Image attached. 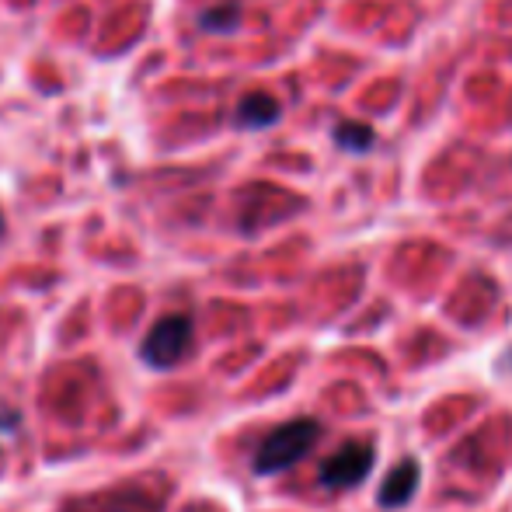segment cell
I'll return each instance as SVG.
<instances>
[{"instance_id":"cell-1","label":"cell","mask_w":512,"mask_h":512,"mask_svg":"<svg viewBox=\"0 0 512 512\" xmlns=\"http://www.w3.org/2000/svg\"><path fill=\"white\" fill-rule=\"evenodd\" d=\"M317 439H321V422H314V418H297V422L279 425L255 450V474L269 478V474L290 471L314 450Z\"/></svg>"},{"instance_id":"cell-7","label":"cell","mask_w":512,"mask_h":512,"mask_svg":"<svg viewBox=\"0 0 512 512\" xmlns=\"http://www.w3.org/2000/svg\"><path fill=\"white\" fill-rule=\"evenodd\" d=\"M237 21H241V7H237V4H220V7H209V11H203L199 25H203L206 32H234Z\"/></svg>"},{"instance_id":"cell-5","label":"cell","mask_w":512,"mask_h":512,"mask_svg":"<svg viewBox=\"0 0 512 512\" xmlns=\"http://www.w3.org/2000/svg\"><path fill=\"white\" fill-rule=\"evenodd\" d=\"M279 115H283V108H279L276 98L265 95V91H255V95H244L241 105H237V126L265 129L272 122H279Z\"/></svg>"},{"instance_id":"cell-4","label":"cell","mask_w":512,"mask_h":512,"mask_svg":"<svg viewBox=\"0 0 512 512\" xmlns=\"http://www.w3.org/2000/svg\"><path fill=\"white\" fill-rule=\"evenodd\" d=\"M418 481H422V464H418L415 457L401 460V464L384 478V485H380V492H377V502L384 509L408 506L418 492Z\"/></svg>"},{"instance_id":"cell-3","label":"cell","mask_w":512,"mask_h":512,"mask_svg":"<svg viewBox=\"0 0 512 512\" xmlns=\"http://www.w3.org/2000/svg\"><path fill=\"white\" fill-rule=\"evenodd\" d=\"M373 446L370 443H342L338 453H331L321 467V488L328 492H345V488H356L359 481L370 478L373 471Z\"/></svg>"},{"instance_id":"cell-6","label":"cell","mask_w":512,"mask_h":512,"mask_svg":"<svg viewBox=\"0 0 512 512\" xmlns=\"http://www.w3.org/2000/svg\"><path fill=\"white\" fill-rule=\"evenodd\" d=\"M335 143L349 154H370L377 147V133L363 122H338L335 126Z\"/></svg>"},{"instance_id":"cell-2","label":"cell","mask_w":512,"mask_h":512,"mask_svg":"<svg viewBox=\"0 0 512 512\" xmlns=\"http://www.w3.org/2000/svg\"><path fill=\"white\" fill-rule=\"evenodd\" d=\"M192 352V317L171 314L150 328V335L143 338V363L154 366V370H171Z\"/></svg>"}]
</instances>
